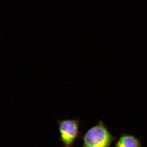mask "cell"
<instances>
[{"mask_svg": "<svg viewBox=\"0 0 147 147\" xmlns=\"http://www.w3.org/2000/svg\"><path fill=\"white\" fill-rule=\"evenodd\" d=\"M113 137L102 122L86 133L82 147H109Z\"/></svg>", "mask_w": 147, "mask_h": 147, "instance_id": "1", "label": "cell"}, {"mask_svg": "<svg viewBox=\"0 0 147 147\" xmlns=\"http://www.w3.org/2000/svg\"><path fill=\"white\" fill-rule=\"evenodd\" d=\"M57 122L60 140L64 147H71L78 135L79 119H64Z\"/></svg>", "mask_w": 147, "mask_h": 147, "instance_id": "2", "label": "cell"}, {"mask_svg": "<svg viewBox=\"0 0 147 147\" xmlns=\"http://www.w3.org/2000/svg\"><path fill=\"white\" fill-rule=\"evenodd\" d=\"M115 147H142L139 140L133 136L123 135L117 141Z\"/></svg>", "mask_w": 147, "mask_h": 147, "instance_id": "3", "label": "cell"}]
</instances>
